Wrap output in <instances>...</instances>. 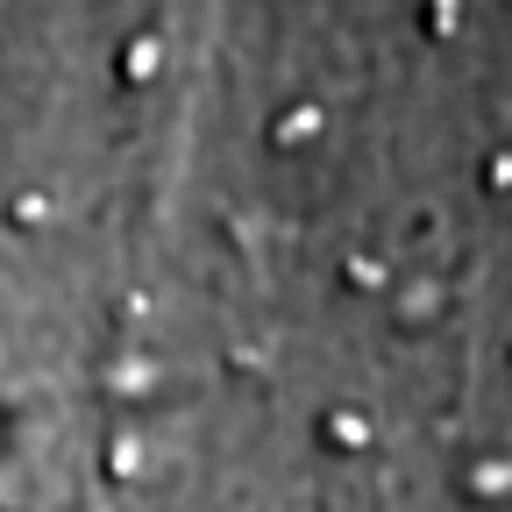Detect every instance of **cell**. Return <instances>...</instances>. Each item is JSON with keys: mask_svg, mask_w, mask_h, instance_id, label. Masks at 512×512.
Returning a JSON list of instances; mask_svg holds the SVG:
<instances>
[{"mask_svg": "<svg viewBox=\"0 0 512 512\" xmlns=\"http://www.w3.org/2000/svg\"><path fill=\"white\" fill-rule=\"evenodd\" d=\"M150 72H157V36H136V43L121 50V79H128V86H143Z\"/></svg>", "mask_w": 512, "mask_h": 512, "instance_id": "6da1fadb", "label": "cell"}, {"mask_svg": "<svg viewBox=\"0 0 512 512\" xmlns=\"http://www.w3.org/2000/svg\"><path fill=\"white\" fill-rule=\"evenodd\" d=\"M306 128H320V107H292V114L278 121V143H299Z\"/></svg>", "mask_w": 512, "mask_h": 512, "instance_id": "7a4b0ae2", "label": "cell"}]
</instances>
